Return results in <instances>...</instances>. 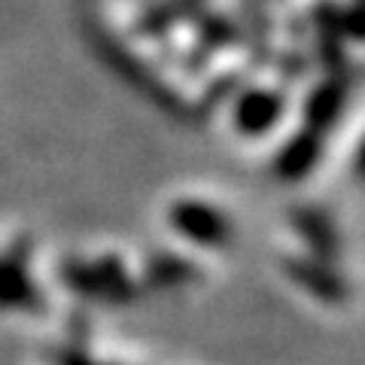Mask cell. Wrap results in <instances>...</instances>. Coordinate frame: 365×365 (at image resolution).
Returning a JSON list of instances; mask_svg holds the SVG:
<instances>
[{
  "mask_svg": "<svg viewBox=\"0 0 365 365\" xmlns=\"http://www.w3.org/2000/svg\"><path fill=\"white\" fill-rule=\"evenodd\" d=\"M280 113V101L277 95H265V91H256V95L244 98L241 110H237V125L247 131H262L274 122V116Z\"/></svg>",
  "mask_w": 365,
  "mask_h": 365,
  "instance_id": "6da1fadb",
  "label": "cell"
}]
</instances>
